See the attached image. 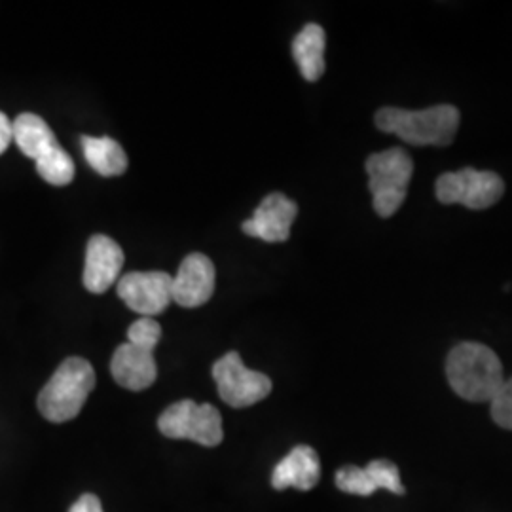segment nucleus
<instances>
[{
	"mask_svg": "<svg viewBox=\"0 0 512 512\" xmlns=\"http://www.w3.org/2000/svg\"><path fill=\"white\" fill-rule=\"evenodd\" d=\"M446 378L459 397L469 403H492L505 382L503 365L494 349L476 342H463L450 351Z\"/></svg>",
	"mask_w": 512,
	"mask_h": 512,
	"instance_id": "nucleus-1",
	"label": "nucleus"
},
{
	"mask_svg": "<svg viewBox=\"0 0 512 512\" xmlns=\"http://www.w3.org/2000/svg\"><path fill=\"white\" fill-rule=\"evenodd\" d=\"M459 110L454 105H437L423 110L385 107L376 112L380 131L393 133L412 147H448L456 139Z\"/></svg>",
	"mask_w": 512,
	"mask_h": 512,
	"instance_id": "nucleus-2",
	"label": "nucleus"
},
{
	"mask_svg": "<svg viewBox=\"0 0 512 512\" xmlns=\"http://www.w3.org/2000/svg\"><path fill=\"white\" fill-rule=\"evenodd\" d=\"M162 327L152 317L137 319L128 330V342L114 351L110 372L116 384L143 391L156 382L158 366L154 349L160 344Z\"/></svg>",
	"mask_w": 512,
	"mask_h": 512,
	"instance_id": "nucleus-3",
	"label": "nucleus"
},
{
	"mask_svg": "<svg viewBox=\"0 0 512 512\" xmlns=\"http://www.w3.org/2000/svg\"><path fill=\"white\" fill-rule=\"evenodd\" d=\"M95 387L93 366L82 357H69L55 370L38 395L40 414L52 423H65L80 414Z\"/></svg>",
	"mask_w": 512,
	"mask_h": 512,
	"instance_id": "nucleus-4",
	"label": "nucleus"
},
{
	"mask_svg": "<svg viewBox=\"0 0 512 512\" xmlns=\"http://www.w3.org/2000/svg\"><path fill=\"white\" fill-rule=\"evenodd\" d=\"M12 131L19 150L35 160L38 175L46 183L54 186L73 183V158L59 147L54 131L40 116L31 112L19 114L16 122L12 124Z\"/></svg>",
	"mask_w": 512,
	"mask_h": 512,
	"instance_id": "nucleus-5",
	"label": "nucleus"
},
{
	"mask_svg": "<svg viewBox=\"0 0 512 512\" xmlns=\"http://www.w3.org/2000/svg\"><path fill=\"white\" fill-rule=\"evenodd\" d=\"M366 173L374 211L382 219L393 217L406 200L414 173L410 154L399 147L376 152L366 160Z\"/></svg>",
	"mask_w": 512,
	"mask_h": 512,
	"instance_id": "nucleus-6",
	"label": "nucleus"
},
{
	"mask_svg": "<svg viewBox=\"0 0 512 512\" xmlns=\"http://www.w3.org/2000/svg\"><path fill=\"white\" fill-rule=\"evenodd\" d=\"M158 429L167 439L192 440L207 448L219 446L224 439L222 416L213 404L179 401L165 408Z\"/></svg>",
	"mask_w": 512,
	"mask_h": 512,
	"instance_id": "nucleus-7",
	"label": "nucleus"
},
{
	"mask_svg": "<svg viewBox=\"0 0 512 512\" xmlns=\"http://www.w3.org/2000/svg\"><path fill=\"white\" fill-rule=\"evenodd\" d=\"M437 200L444 205L461 203L467 209H488L505 194V183L494 171H478L475 167H463L440 175L435 184Z\"/></svg>",
	"mask_w": 512,
	"mask_h": 512,
	"instance_id": "nucleus-8",
	"label": "nucleus"
},
{
	"mask_svg": "<svg viewBox=\"0 0 512 512\" xmlns=\"http://www.w3.org/2000/svg\"><path fill=\"white\" fill-rule=\"evenodd\" d=\"M220 399L234 408H247L260 403L272 393V380L243 365L238 351H230L213 366Z\"/></svg>",
	"mask_w": 512,
	"mask_h": 512,
	"instance_id": "nucleus-9",
	"label": "nucleus"
},
{
	"mask_svg": "<svg viewBox=\"0 0 512 512\" xmlns=\"http://www.w3.org/2000/svg\"><path fill=\"white\" fill-rule=\"evenodd\" d=\"M118 296L143 317L158 315L173 300V277L165 272H131L118 281Z\"/></svg>",
	"mask_w": 512,
	"mask_h": 512,
	"instance_id": "nucleus-10",
	"label": "nucleus"
},
{
	"mask_svg": "<svg viewBox=\"0 0 512 512\" xmlns=\"http://www.w3.org/2000/svg\"><path fill=\"white\" fill-rule=\"evenodd\" d=\"M336 486L344 494L363 495V497H368L378 490H389L391 494L397 495H403L406 492L397 465L387 459L370 461L365 469L355 465L342 467L336 473Z\"/></svg>",
	"mask_w": 512,
	"mask_h": 512,
	"instance_id": "nucleus-11",
	"label": "nucleus"
},
{
	"mask_svg": "<svg viewBox=\"0 0 512 512\" xmlns=\"http://www.w3.org/2000/svg\"><path fill=\"white\" fill-rule=\"evenodd\" d=\"M298 215V207L285 194L266 196L253 215L243 222V232L251 238L264 239L268 243H281L291 236V226Z\"/></svg>",
	"mask_w": 512,
	"mask_h": 512,
	"instance_id": "nucleus-12",
	"label": "nucleus"
},
{
	"mask_svg": "<svg viewBox=\"0 0 512 512\" xmlns=\"http://www.w3.org/2000/svg\"><path fill=\"white\" fill-rule=\"evenodd\" d=\"M215 291V266L209 256L192 253L186 256L179 268L177 277H173V300L183 308H198Z\"/></svg>",
	"mask_w": 512,
	"mask_h": 512,
	"instance_id": "nucleus-13",
	"label": "nucleus"
},
{
	"mask_svg": "<svg viewBox=\"0 0 512 512\" xmlns=\"http://www.w3.org/2000/svg\"><path fill=\"white\" fill-rule=\"evenodd\" d=\"M124 266L122 247L103 234H97L88 241L86 251V268H84V285L93 294L109 291L118 279Z\"/></svg>",
	"mask_w": 512,
	"mask_h": 512,
	"instance_id": "nucleus-14",
	"label": "nucleus"
},
{
	"mask_svg": "<svg viewBox=\"0 0 512 512\" xmlns=\"http://www.w3.org/2000/svg\"><path fill=\"white\" fill-rule=\"evenodd\" d=\"M321 463L319 456L310 446H296L285 459H281L272 475V486L275 490L296 488L308 492L319 484Z\"/></svg>",
	"mask_w": 512,
	"mask_h": 512,
	"instance_id": "nucleus-15",
	"label": "nucleus"
},
{
	"mask_svg": "<svg viewBox=\"0 0 512 512\" xmlns=\"http://www.w3.org/2000/svg\"><path fill=\"white\" fill-rule=\"evenodd\" d=\"M325 46L327 35L317 23L306 25L293 40L294 61L308 82H317L325 73Z\"/></svg>",
	"mask_w": 512,
	"mask_h": 512,
	"instance_id": "nucleus-16",
	"label": "nucleus"
},
{
	"mask_svg": "<svg viewBox=\"0 0 512 512\" xmlns=\"http://www.w3.org/2000/svg\"><path fill=\"white\" fill-rule=\"evenodd\" d=\"M82 150L93 169L103 177H118L128 169V156L110 137H82Z\"/></svg>",
	"mask_w": 512,
	"mask_h": 512,
	"instance_id": "nucleus-17",
	"label": "nucleus"
},
{
	"mask_svg": "<svg viewBox=\"0 0 512 512\" xmlns=\"http://www.w3.org/2000/svg\"><path fill=\"white\" fill-rule=\"evenodd\" d=\"M492 418L503 429L512 431V378L505 380L492 399Z\"/></svg>",
	"mask_w": 512,
	"mask_h": 512,
	"instance_id": "nucleus-18",
	"label": "nucleus"
},
{
	"mask_svg": "<svg viewBox=\"0 0 512 512\" xmlns=\"http://www.w3.org/2000/svg\"><path fill=\"white\" fill-rule=\"evenodd\" d=\"M69 512H103V505L97 495L84 494L74 503Z\"/></svg>",
	"mask_w": 512,
	"mask_h": 512,
	"instance_id": "nucleus-19",
	"label": "nucleus"
},
{
	"mask_svg": "<svg viewBox=\"0 0 512 512\" xmlns=\"http://www.w3.org/2000/svg\"><path fill=\"white\" fill-rule=\"evenodd\" d=\"M12 139H14L12 124H10L8 116L0 112V154H2V152H6V148H8V145L12 143Z\"/></svg>",
	"mask_w": 512,
	"mask_h": 512,
	"instance_id": "nucleus-20",
	"label": "nucleus"
}]
</instances>
